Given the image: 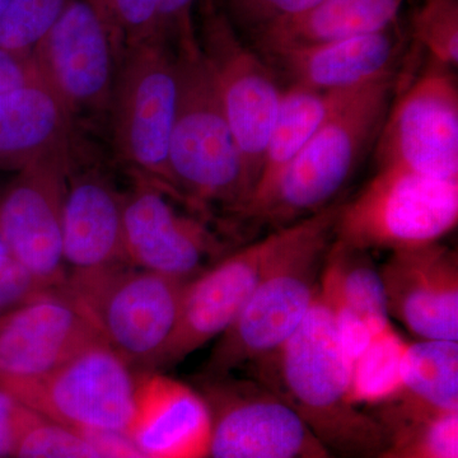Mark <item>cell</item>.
Instances as JSON below:
<instances>
[{"mask_svg":"<svg viewBox=\"0 0 458 458\" xmlns=\"http://www.w3.org/2000/svg\"><path fill=\"white\" fill-rule=\"evenodd\" d=\"M255 381L282 397L336 458H377L387 436L349 394L348 364L321 292L291 339L250 367Z\"/></svg>","mask_w":458,"mask_h":458,"instance_id":"1","label":"cell"},{"mask_svg":"<svg viewBox=\"0 0 458 458\" xmlns=\"http://www.w3.org/2000/svg\"><path fill=\"white\" fill-rule=\"evenodd\" d=\"M340 204L292 225L291 236L236 321L216 339L201 379L249 369L279 351L298 330L318 295Z\"/></svg>","mask_w":458,"mask_h":458,"instance_id":"2","label":"cell"},{"mask_svg":"<svg viewBox=\"0 0 458 458\" xmlns=\"http://www.w3.org/2000/svg\"><path fill=\"white\" fill-rule=\"evenodd\" d=\"M396 82L394 74L360 87L286 165L269 194L247 208L233 225L278 231L337 203L375 147Z\"/></svg>","mask_w":458,"mask_h":458,"instance_id":"3","label":"cell"},{"mask_svg":"<svg viewBox=\"0 0 458 458\" xmlns=\"http://www.w3.org/2000/svg\"><path fill=\"white\" fill-rule=\"evenodd\" d=\"M176 55L179 102L168 165L177 197L205 219L221 208L233 223L250 199L242 157L201 49Z\"/></svg>","mask_w":458,"mask_h":458,"instance_id":"4","label":"cell"},{"mask_svg":"<svg viewBox=\"0 0 458 458\" xmlns=\"http://www.w3.org/2000/svg\"><path fill=\"white\" fill-rule=\"evenodd\" d=\"M186 282L131 265L68 274L63 289L99 337L137 372H158Z\"/></svg>","mask_w":458,"mask_h":458,"instance_id":"5","label":"cell"},{"mask_svg":"<svg viewBox=\"0 0 458 458\" xmlns=\"http://www.w3.org/2000/svg\"><path fill=\"white\" fill-rule=\"evenodd\" d=\"M458 223V179L405 167L377 168L348 203L340 204L334 240L363 251L438 242Z\"/></svg>","mask_w":458,"mask_h":458,"instance_id":"6","label":"cell"},{"mask_svg":"<svg viewBox=\"0 0 458 458\" xmlns=\"http://www.w3.org/2000/svg\"><path fill=\"white\" fill-rule=\"evenodd\" d=\"M179 102L176 51L159 40L123 50L113 104L114 143L123 164L180 203L168 165Z\"/></svg>","mask_w":458,"mask_h":458,"instance_id":"7","label":"cell"},{"mask_svg":"<svg viewBox=\"0 0 458 458\" xmlns=\"http://www.w3.org/2000/svg\"><path fill=\"white\" fill-rule=\"evenodd\" d=\"M137 385V370L98 339L47 375L5 382L0 390L71 429L126 434L134 414Z\"/></svg>","mask_w":458,"mask_h":458,"instance_id":"8","label":"cell"},{"mask_svg":"<svg viewBox=\"0 0 458 458\" xmlns=\"http://www.w3.org/2000/svg\"><path fill=\"white\" fill-rule=\"evenodd\" d=\"M428 57V56H427ZM457 69L428 57L418 75H397L394 96L377 138V168L405 167L458 179Z\"/></svg>","mask_w":458,"mask_h":458,"instance_id":"9","label":"cell"},{"mask_svg":"<svg viewBox=\"0 0 458 458\" xmlns=\"http://www.w3.org/2000/svg\"><path fill=\"white\" fill-rule=\"evenodd\" d=\"M199 44L242 157L251 197L284 89L276 72L241 38L222 9L203 11Z\"/></svg>","mask_w":458,"mask_h":458,"instance_id":"10","label":"cell"},{"mask_svg":"<svg viewBox=\"0 0 458 458\" xmlns=\"http://www.w3.org/2000/svg\"><path fill=\"white\" fill-rule=\"evenodd\" d=\"M212 414L208 458H336L282 397L254 378L201 379Z\"/></svg>","mask_w":458,"mask_h":458,"instance_id":"11","label":"cell"},{"mask_svg":"<svg viewBox=\"0 0 458 458\" xmlns=\"http://www.w3.org/2000/svg\"><path fill=\"white\" fill-rule=\"evenodd\" d=\"M31 56L72 116L111 110L122 54L93 0H74Z\"/></svg>","mask_w":458,"mask_h":458,"instance_id":"12","label":"cell"},{"mask_svg":"<svg viewBox=\"0 0 458 458\" xmlns=\"http://www.w3.org/2000/svg\"><path fill=\"white\" fill-rule=\"evenodd\" d=\"M71 149L50 153L18 172L0 194V237L9 254L47 288L64 285L63 213Z\"/></svg>","mask_w":458,"mask_h":458,"instance_id":"13","label":"cell"},{"mask_svg":"<svg viewBox=\"0 0 458 458\" xmlns=\"http://www.w3.org/2000/svg\"><path fill=\"white\" fill-rule=\"evenodd\" d=\"M292 225L269 232L229 252L183 286L179 318L158 369L185 360L218 339L238 318L256 286L291 236Z\"/></svg>","mask_w":458,"mask_h":458,"instance_id":"14","label":"cell"},{"mask_svg":"<svg viewBox=\"0 0 458 458\" xmlns=\"http://www.w3.org/2000/svg\"><path fill=\"white\" fill-rule=\"evenodd\" d=\"M170 197L147 181L135 179L123 195V234L131 267L189 282L225 251V242L198 214H182Z\"/></svg>","mask_w":458,"mask_h":458,"instance_id":"15","label":"cell"},{"mask_svg":"<svg viewBox=\"0 0 458 458\" xmlns=\"http://www.w3.org/2000/svg\"><path fill=\"white\" fill-rule=\"evenodd\" d=\"M390 318L418 340L458 342V255L438 242L397 250L379 267Z\"/></svg>","mask_w":458,"mask_h":458,"instance_id":"16","label":"cell"},{"mask_svg":"<svg viewBox=\"0 0 458 458\" xmlns=\"http://www.w3.org/2000/svg\"><path fill=\"white\" fill-rule=\"evenodd\" d=\"M101 339L64 289H50L0 318V384L40 378Z\"/></svg>","mask_w":458,"mask_h":458,"instance_id":"17","label":"cell"},{"mask_svg":"<svg viewBox=\"0 0 458 458\" xmlns=\"http://www.w3.org/2000/svg\"><path fill=\"white\" fill-rule=\"evenodd\" d=\"M397 22L384 31L259 53L289 83L319 90L357 89L396 73L406 50Z\"/></svg>","mask_w":458,"mask_h":458,"instance_id":"18","label":"cell"},{"mask_svg":"<svg viewBox=\"0 0 458 458\" xmlns=\"http://www.w3.org/2000/svg\"><path fill=\"white\" fill-rule=\"evenodd\" d=\"M126 436L149 458H208L212 414L200 391L158 372H138Z\"/></svg>","mask_w":458,"mask_h":458,"instance_id":"19","label":"cell"},{"mask_svg":"<svg viewBox=\"0 0 458 458\" xmlns=\"http://www.w3.org/2000/svg\"><path fill=\"white\" fill-rule=\"evenodd\" d=\"M63 254L68 274L129 265L123 249V195L99 174H81L68 182Z\"/></svg>","mask_w":458,"mask_h":458,"instance_id":"20","label":"cell"},{"mask_svg":"<svg viewBox=\"0 0 458 458\" xmlns=\"http://www.w3.org/2000/svg\"><path fill=\"white\" fill-rule=\"evenodd\" d=\"M348 360H354L373 334L393 324L379 267L370 252L333 241L319 279Z\"/></svg>","mask_w":458,"mask_h":458,"instance_id":"21","label":"cell"},{"mask_svg":"<svg viewBox=\"0 0 458 458\" xmlns=\"http://www.w3.org/2000/svg\"><path fill=\"white\" fill-rule=\"evenodd\" d=\"M73 122L40 77L0 96V170L21 171L50 153L71 149Z\"/></svg>","mask_w":458,"mask_h":458,"instance_id":"22","label":"cell"},{"mask_svg":"<svg viewBox=\"0 0 458 458\" xmlns=\"http://www.w3.org/2000/svg\"><path fill=\"white\" fill-rule=\"evenodd\" d=\"M458 411V342L417 340L409 343L403 388L378 405L385 432L419 420Z\"/></svg>","mask_w":458,"mask_h":458,"instance_id":"23","label":"cell"},{"mask_svg":"<svg viewBox=\"0 0 458 458\" xmlns=\"http://www.w3.org/2000/svg\"><path fill=\"white\" fill-rule=\"evenodd\" d=\"M360 87L343 90H319L301 84L289 83L288 87L283 89L276 123L271 129L262 157L258 182L240 216L247 208L259 203L269 194L286 165L293 161L318 129Z\"/></svg>","mask_w":458,"mask_h":458,"instance_id":"24","label":"cell"},{"mask_svg":"<svg viewBox=\"0 0 458 458\" xmlns=\"http://www.w3.org/2000/svg\"><path fill=\"white\" fill-rule=\"evenodd\" d=\"M405 0H321L306 13L280 21L247 42L258 53L384 31Z\"/></svg>","mask_w":458,"mask_h":458,"instance_id":"25","label":"cell"},{"mask_svg":"<svg viewBox=\"0 0 458 458\" xmlns=\"http://www.w3.org/2000/svg\"><path fill=\"white\" fill-rule=\"evenodd\" d=\"M409 343L388 325L373 334L349 367V394L354 405H382L399 394Z\"/></svg>","mask_w":458,"mask_h":458,"instance_id":"26","label":"cell"},{"mask_svg":"<svg viewBox=\"0 0 458 458\" xmlns=\"http://www.w3.org/2000/svg\"><path fill=\"white\" fill-rule=\"evenodd\" d=\"M386 436L377 458H458V411L410 421Z\"/></svg>","mask_w":458,"mask_h":458,"instance_id":"27","label":"cell"},{"mask_svg":"<svg viewBox=\"0 0 458 458\" xmlns=\"http://www.w3.org/2000/svg\"><path fill=\"white\" fill-rule=\"evenodd\" d=\"M74 0H9L0 17V49L30 56Z\"/></svg>","mask_w":458,"mask_h":458,"instance_id":"28","label":"cell"},{"mask_svg":"<svg viewBox=\"0 0 458 458\" xmlns=\"http://www.w3.org/2000/svg\"><path fill=\"white\" fill-rule=\"evenodd\" d=\"M410 30L428 57L457 69L458 0H423L412 14Z\"/></svg>","mask_w":458,"mask_h":458,"instance_id":"29","label":"cell"},{"mask_svg":"<svg viewBox=\"0 0 458 458\" xmlns=\"http://www.w3.org/2000/svg\"><path fill=\"white\" fill-rule=\"evenodd\" d=\"M12 458L98 457L80 433L33 412Z\"/></svg>","mask_w":458,"mask_h":458,"instance_id":"30","label":"cell"},{"mask_svg":"<svg viewBox=\"0 0 458 458\" xmlns=\"http://www.w3.org/2000/svg\"><path fill=\"white\" fill-rule=\"evenodd\" d=\"M113 33L120 54L157 40V0H93Z\"/></svg>","mask_w":458,"mask_h":458,"instance_id":"31","label":"cell"},{"mask_svg":"<svg viewBox=\"0 0 458 458\" xmlns=\"http://www.w3.org/2000/svg\"><path fill=\"white\" fill-rule=\"evenodd\" d=\"M321 0H225L222 9L241 38L251 41L256 35L280 21L311 11Z\"/></svg>","mask_w":458,"mask_h":458,"instance_id":"32","label":"cell"},{"mask_svg":"<svg viewBox=\"0 0 458 458\" xmlns=\"http://www.w3.org/2000/svg\"><path fill=\"white\" fill-rule=\"evenodd\" d=\"M199 0H157V40L176 53L200 49L194 11Z\"/></svg>","mask_w":458,"mask_h":458,"instance_id":"33","label":"cell"},{"mask_svg":"<svg viewBox=\"0 0 458 458\" xmlns=\"http://www.w3.org/2000/svg\"><path fill=\"white\" fill-rule=\"evenodd\" d=\"M47 291L9 252L0 254V318Z\"/></svg>","mask_w":458,"mask_h":458,"instance_id":"34","label":"cell"},{"mask_svg":"<svg viewBox=\"0 0 458 458\" xmlns=\"http://www.w3.org/2000/svg\"><path fill=\"white\" fill-rule=\"evenodd\" d=\"M33 410L0 390V458H12Z\"/></svg>","mask_w":458,"mask_h":458,"instance_id":"35","label":"cell"},{"mask_svg":"<svg viewBox=\"0 0 458 458\" xmlns=\"http://www.w3.org/2000/svg\"><path fill=\"white\" fill-rule=\"evenodd\" d=\"M75 432L80 433L89 443L98 458H149L128 438L126 434L98 430Z\"/></svg>","mask_w":458,"mask_h":458,"instance_id":"36","label":"cell"},{"mask_svg":"<svg viewBox=\"0 0 458 458\" xmlns=\"http://www.w3.org/2000/svg\"><path fill=\"white\" fill-rule=\"evenodd\" d=\"M38 78L32 56L17 55L0 49V96Z\"/></svg>","mask_w":458,"mask_h":458,"instance_id":"37","label":"cell"},{"mask_svg":"<svg viewBox=\"0 0 458 458\" xmlns=\"http://www.w3.org/2000/svg\"><path fill=\"white\" fill-rule=\"evenodd\" d=\"M218 7V0H201V9Z\"/></svg>","mask_w":458,"mask_h":458,"instance_id":"38","label":"cell"},{"mask_svg":"<svg viewBox=\"0 0 458 458\" xmlns=\"http://www.w3.org/2000/svg\"><path fill=\"white\" fill-rule=\"evenodd\" d=\"M9 0H0V17L4 13L5 8H7Z\"/></svg>","mask_w":458,"mask_h":458,"instance_id":"39","label":"cell"},{"mask_svg":"<svg viewBox=\"0 0 458 458\" xmlns=\"http://www.w3.org/2000/svg\"><path fill=\"white\" fill-rule=\"evenodd\" d=\"M2 252H8V250L4 242H3L2 237H0V254H2Z\"/></svg>","mask_w":458,"mask_h":458,"instance_id":"40","label":"cell"}]
</instances>
